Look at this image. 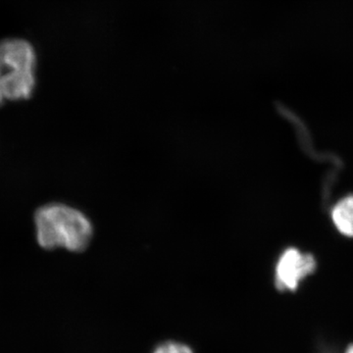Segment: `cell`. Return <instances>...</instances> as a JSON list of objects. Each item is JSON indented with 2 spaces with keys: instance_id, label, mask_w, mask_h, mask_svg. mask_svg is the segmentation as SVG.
<instances>
[{
  "instance_id": "cell-1",
  "label": "cell",
  "mask_w": 353,
  "mask_h": 353,
  "mask_svg": "<svg viewBox=\"0 0 353 353\" xmlns=\"http://www.w3.org/2000/svg\"><path fill=\"white\" fill-rule=\"evenodd\" d=\"M34 232L39 245L46 250H87L94 234L92 223L78 209L62 203L41 206L34 213Z\"/></svg>"
},
{
  "instance_id": "cell-2",
  "label": "cell",
  "mask_w": 353,
  "mask_h": 353,
  "mask_svg": "<svg viewBox=\"0 0 353 353\" xmlns=\"http://www.w3.org/2000/svg\"><path fill=\"white\" fill-rule=\"evenodd\" d=\"M37 52L24 39L0 41V106L31 99L37 85Z\"/></svg>"
},
{
  "instance_id": "cell-3",
  "label": "cell",
  "mask_w": 353,
  "mask_h": 353,
  "mask_svg": "<svg viewBox=\"0 0 353 353\" xmlns=\"http://www.w3.org/2000/svg\"><path fill=\"white\" fill-rule=\"evenodd\" d=\"M316 268L314 257L296 248L283 253L276 267V285L280 290H296L299 283Z\"/></svg>"
},
{
  "instance_id": "cell-4",
  "label": "cell",
  "mask_w": 353,
  "mask_h": 353,
  "mask_svg": "<svg viewBox=\"0 0 353 353\" xmlns=\"http://www.w3.org/2000/svg\"><path fill=\"white\" fill-rule=\"evenodd\" d=\"M332 219L340 233L353 238V196L336 203L332 211Z\"/></svg>"
},
{
  "instance_id": "cell-5",
  "label": "cell",
  "mask_w": 353,
  "mask_h": 353,
  "mask_svg": "<svg viewBox=\"0 0 353 353\" xmlns=\"http://www.w3.org/2000/svg\"><path fill=\"white\" fill-rule=\"evenodd\" d=\"M153 353H194L188 345H182V343H165L163 345H159Z\"/></svg>"
},
{
  "instance_id": "cell-6",
  "label": "cell",
  "mask_w": 353,
  "mask_h": 353,
  "mask_svg": "<svg viewBox=\"0 0 353 353\" xmlns=\"http://www.w3.org/2000/svg\"><path fill=\"white\" fill-rule=\"evenodd\" d=\"M345 353H353V345H350V347L347 348V352Z\"/></svg>"
}]
</instances>
